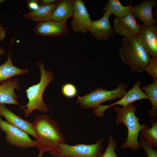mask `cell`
I'll return each mask as SVG.
<instances>
[{
	"label": "cell",
	"instance_id": "6da1fadb",
	"mask_svg": "<svg viewBox=\"0 0 157 157\" xmlns=\"http://www.w3.org/2000/svg\"><path fill=\"white\" fill-rule=\"evenodd\" d=\"M32 123L37 133L36 147L39 153L51 151L65 142L59 125L48 115L37 116Z\"/></svg>",
	"mask_w": 157,
	"mask_h": 157
},
{
	"label": "cell",
	"instance_id": "7a4b0ae2",
	"mask_svg": "<svg viewBox=\"0 0 157 157\" xmlns=\"http://www.w3.org/2000/svg\"><path fill=\"white\" fill-rule=\"evenodd\" d=\"M37 65L40 72V81L38 84L28 87L26 90L28 103L25 106L20 105L19 106L24 113L25 117H29L35 110L46 113L49 110V107L43 100V96L45 89L53 81L54 75L51 70H45L44 64L42 62L38 61Z\"/></svg>",
	"mask_w": 157,
	"mask_h": 157
},
{
	"label": "cell",
	"instance_id": "3957f363",
	"mask_svg": "<svg viewBox=\"0 0 157 157\" xmlns=\"http://www.w3.org/2000/svg\"><path fill=\"white\" fill-rule=\"evenodd\" d=\"M113 107L116 113L115 123L123 124L127 129V138L122 144V148L124 149L130 148L133 150L138 151L140 147L138 141L139 133L149 126L145 124H140V118L135 115L137 106L133 103L122 108L115 106Z\"/></svg>",
	"mask_w": 157,
	"mask_h": 157
},
{
	"label": "cell",
	"instance_id": "277c9868",
	"mask_svg": "<svg viewBox=\"0 0 157 157\" xmlns=\"http://www.w3.org/2000/svg\"><path fill=\"white\" fill-rule=\"evenodd\" d=\"M119 49L120 58L133 72L142 73L151 58L136 37L122 38Z\"/></svg>",
	"mask_w": 157,
	"mask_h": 157
},
{
	"label": "cell",
	"instance_id": "5b68a950",
	"mask_svg": "<svg viewBox=\"0 0 157 157\" xmlns=\"http://www.w3.org/2000/svg\"><path fill=\"white\" fill-rule=\"evenodd\" d=\"M127 88L125 83H121L115 89L108 90L99 87L82 97L77 96L76 103L82 108L95 109L101 104L108 101L121 99Z\"/></svg>",
	"mask_w": 157,
	"mask_h": 157
},
{
	"label": "cell",
	"instance_id": "8992f818",
	"mask_svg": "<svg viewBox=\"0 0 157 157\" xmlns=\"http://www.w3.org/2000/svg\"><path fill=\"white\" fill-rule=\"evenodd\" d=\"M104 139L101 138L92 144H79L69 145L65 142L61 144L49 154L67 157H101L103 152Z\"/></svg>",
	"mask_w": 157,
	"mask_h": 157
},
{
	"label": "cell",
	"instance_id": "52a82bcc",
	"mask_svg": "<svg viewBox=\"0 0 157 157\" xmlns=\"http://www.w3.org/2000/svg\"><path fill=\"white\" fill-rule=\"evenodd\" d=\"M0 129L6 134V141L11 145L23 149L36 147V141L21 129L3 120L0 116Z\"/></svg>",
	"mask_w": 157,
	"mask_h": 157
},
{
	"label": "cell",
	"instance_id": "ba28073f",
	"mask_svg": "<svg viewBox=\"0 0 157 157\" xmlns=\"http://www.w3.org/2000/svg\"><path fill=\"white\" fill-rule=\"evenodd\" d=\"M141 84L140 80L136 81L132 88L126 92L119 100L109 105H100L94 110V114L97 117H102L104 115V112L112 106L119 105L125 107L137 101L144 99L148 100V98L142 90L141 87Z\"/></svg>",
	"mask_w": 157,
	"mask_h": 157
},
{
	"label": "cell",
	"instance_id": "9c48e42d",
	"mask_svg": "<svg viewBox=\"0 0 157 157\" xmlns=\"http://www.w3.org/2000/svg\"><path fill=\"white\" fill-rule=\"evenodd\" d=\"M73 18L71 26L76 32L83 33L89 32V26L92 20L87 11L85 1L81 0H73Z\"/></svg>",
	"mask_w": 157,
	"mask_h": 157
},
{
	"label": "cell",
	"instance_id": "30bf717a",
	"mask_svg": "<svg viewBox=\"0 0 157 157\" xmlns=\"http://www.w3.org/2000/svg\"><path fill=\"white\" fill-rule=\"evenodd\" d=\"M141 27L131 12L122 17L115 18L114 21L113 30L116 33L126 38L136 37Z\"/></svg>",
	"mask_w": 157,
	"mask_h": 157
},
{
	"label": "cell",
	"instance_id": "8fae6325",
	"mask_svg": "<svg viewBox=\"0 0 157 157\" xmlns=\"http://www.w3.org/2000/svg\"><path fill=\"white\" fill-rule=\"evenodd\" d=\"M151 57H157V26L156 23L150 26L141 25L136 37Z\"/></svg>",
	"mask_w": 157,
	"mask_h": 157
},
{
	"label": "cell",
	"instance_id": "7c38bea8",
	"mask_svg": "<svg viewBox=\"0 0 157 157\" xmlns=\"http://www.w3.org/2000/svg\"><path fill=\"white\" fill-rule=\"evenodd\" d=\"M111 15L109 12H104L100 19L92 20L89 27V32L96 39L107 41L113 35L114 30L109 20Z\"/></svg>",
	"mask_w": 157,
	"mask_h": 157
},
{
	"label": "cell",
	"instance_id": "4fadbf2b",
	"mask_svg": "<svg viewBox=\"0 0 157 157\" xmlns=\"http://www.w3.org/2000/svg\"><path fill=\"white\" fill-rule=\"evenodd\" d=\"M35 33L40 36L58 37L67 35L68 32L66 23L49 21L38 22L33 29Z\"/></svg>",
	"mask_w": 157,
	"mask_h": 157
},
{
	"label": "cell",
	"instance_id": "5bb4252c",
	"mask_svg": "<svg viewBox=\"0 0 157 157\" xmlns=\"http://www.w3.org/2000/svg\"><path fill=\"white\" fill-rule=\"evenodd\" d=\"M0 116L4 117L8 123L21 129L34 138H37V133L32 123L16 115L3 104L0 103Z\"/></svg>",
	"mask_w": 157,
	"mask_h": 157
},
{
	"label": "cell",
	"instance_id": "9a60e30c",
	"mask_svg": "<svg viewBox=\"0 0 157 157\" xmlns=\"http://www.w3.org/2000/svg\"><path fill=\"white\" fill-rule=\"evenodd\" d=\"M154 0H145L136 6H133L131 12L135 18L142 21L143 24L152 25L156 23L153 17L152 9L156 5Z\"/></svg>",
	"mask_w": 157,
	"mask_h": 157
},
{
	"label": "cell",
	"instance_id": "2e32d148",
	"mask_svg": "<svg viewBox=\"0 0 157 157\" xmlns=\"http://www.w3.org/2000/svg\"><path fill=\"white\" fill-rule=\"evenodd\" d=\"M19 83L16 78H11L0 84V103L17 105L18 97L15 89H19Z\"/></svg>",
	"mask_w": 157,
	"mask_h": 157
},
{
	"label": "cell",
	"instance_id": "e0dca14e",
	"mask_svg": "<svg viewBox=\"0 0 157 157\" xmlns=\"http://www.w3.org/2000/svg\"><path fill=\"white\" fill-rule=\"evenodd\" d=\"M15 38L11 39L10 45V50L7 54V59L3 64L0 65V84L14 76L27 74L29 71L28 69H20L13 65L11 51Z\"/></svg>",
	"mask_w": 157,
	"mask_h": 157
},
{
	"label": "cell",
	"instance_id": "ac0fdd59",
	"mask_svg": "<svg viewBox=\"0 0 157 157\" xmlns=\"http://www.w3.org/2000/svg\"><path fill=\"white\" fill-rule=\"evenodd\" d=\"M59 1L49 5H40L37 10L23 14L22 16L31 21L38 22L51 21L53 13Z\"/></svg>",
	"mask_w": 157,
	"mask_h": 157
},
{
	"label": "cell",
	"instance_id": "d6986e66",
	"mask_svg": "<svg viewBox=\"0 0 157 157\" xmlns=\"http://www.w3.org/2000/svg\"><path fill=\"white\" fill-rule=\"evenodd\" d=\"M73 11V0H59L53 13L51 20L66 23L68 19L72 17Z\"/></svg>",
	"mask_w": 157,
	"mask_h": 157
},
{
	"label": "cell",
	"instance_id": "ffe728a7",
	"mask_svg": "<svg viewBox=\"0 0 157 157\" xmlns=\"http://www.w3.org/2000/svg\"><path fill=\"white\" fill-rule=\"evenodd\" d=\"M141 88L148 98L152 105V108L147 112L149 114V118L151 124L157 121V80Z\"/></svg>",
	"mask_w": 157,
	"mask_h": 157
},
{
	"label": "cell",
	"instance_id": "44dd1931",
	"mask_svg": "<svg viewBox=\"0 0 157 157\" xmlns=\"http://www.w3.org/2000/svg\"><path fill=\"white\" fill-rule=\"evenodd\" d=\"M132 2L131 0L128 6H124L119 0H109L103 10L104 12H108L114 14L116 18L121 17L131 12Z\"/></svg>",
	"mask_w": 157,
	"mask_h": 157
},
{
	"label": "cell",
	"instance_id": "7402d4cb",
	"mask_svg": "<svg viewBox=\"0 0 157 157\" xmlns=\"http://www.w3.org/2000/svg\"><path fill=\"white\" fill-rule=\"evenodd\" d=\"M152 126L141 131V135L149 144L153 148L157 147V121L152 124Z\"/></svg>",
	"mask_w": 157,
	"mask_h": 157
},
{
	"label": "cell",
	"instance_id": "603a6c76",
	"mask_svg": "<svg viewBox=\"0 0 157 157\" xmlns=\"http://www.w3.org/2000/svg\"><path fill=\"white\" fill-rule=\"evenodd\" d=\"M117 146V141L112 136L109 135L108 145L101 157H119L115 152Z\"/></svg>",
	"mask_w": 157,
	"mask_h": 157
},
{
	"label": "cell",
	"instance_id": "cb8c5ba5",
	"mask_svg": "<svg viewBox=\"0 0 157 157\" xmlns=\"http://www.w3.org/2000/svg\"><path fill=\"white\" fill-rule=\"evenodd\" d=\"M152 78L154 81L157 80V57H151L144 69Z\"/></svg>",
	"mask_w": 157,
	"mask_h": 157
},
{
	"label": "cell",
	"instance_id": "d4e9b609",
	"mask_svg": "<svg viewBox=\"0 0 157 157\" xmlns=\"http://www.w3.org/2000/svg\"><path fill=\"white\" fill-rule=\"evenodd\" d=\"M61 92L65 97L71 98L77 96L78 90L76 87L72 83H66L61 87Z\"/></svg>",
	"mask_w": 157,
	"mask_h": 157
},
{
	"label": "cell",
	"instance_id": "484cf974",
	"mask_svg": "<svg viewBox=\"0 0 157 157\" xmlns=\"http://www.w3.org/2000/svg\"><path fill=\"white\" fill-rule=\"evenodd\" d=\"M139 136L138 142L140 147H142L145 151L147 157H157V149H154L150 146L141 134Z\"/></svg>",
	"mask_w": 157,
	"mask_h": 157
},
{
	"label": "cell",
	"instance_id": "4316f807",
	"mask_svg": "<svg viewBox=\"0 0 157 157\" xmlns=\"http://www.w3.org/2000/svg\"><path fill=\"white\" fill-rule=\"evenodd\" d=\"M40 5L39 4L38 0H29L26 1V6L27 8L34 11L37 10Z\"/></svg>",
	"mask_w": 157,
	"mask_h": 157
},
{
	"label": "cell",
	"instance_id": "83f0119b",
	"mask_svg": "<svg viewBox=\"0 0 157 157\" xmlns=\"http://www.w3.org/2000/svg\"><path fill=\"white\" fill-rule=\"evenodd\" d=\"M1 17L0 16V41H3L6 37V31L5 28L3 27L0 24Z\"/></svg>",
	"mask_w": 157,
	"mask_h": 157
},
{
	"label": "cell",
	"instance_id": "f1b7e54d",
	"mask_svg": "<svg viewBox=\"0 0 157 157\" xmlns=\"http://www.w3.org/2000/svg\"><path fill=\"white\" fill-rule=\"evenodd\" d=\"M57 0H38L40 5H47L51 4L56 2Z\"/></svg>",
	"mask_w": 157,
	"mask_h": 157
},
{
	"label": "cell",
	"instance_id": "f546056e",
	"mask_svg": "<svg viewBox=\"0 0 157 157\" xmlns=\"http://www.w3.org/2000/svg\"><path fill=\"white\" fill-rule=\"evenodd\" d=\"M5 51L4 49L0 47V55L5 54Z\"/></svg>",
	"mask_w": 157,
	"mask_h": 157
},
{
	"label": "cell",
	"instance_id": "4dcf8cb0",
	"mask_svg": "<svg viewBox=\"0 0 157 157\" xmlns=\"http://www.w3.org/2000/svg\"><path fill=\"white\" fill-rule=\"evenodd\" d=\"M67 157L61 156H58V155H52L50 157Z\"/></svg>",
	"mask_w": 157,
	"mask_h": 157
},
{
	"label": "cell",
	"instance_id": "1f68e13d",
	"mask_svg": "<svg viewBox=\"0 0 157 157\" xmlns=\"http://www.w3.org/2000/svg\"><path fill=\"white\" fill-rule=\"evenodd\" d=\"M43 154L39 153V155L37 157H42Z\"/></svg>",
	"mask_w": 157,
	"mask_h": 157
},
{
	"label": "cell",
	"instance_id": "d6a6232c",
	"mask_svg": "<svg viewBox=\"0 0 157 157\" xmlns=\"http://www.w3.org/2000/svg\"><path fill=\"white\" fill-rule=\"evenodd\" d=\"M6 1L5 0H0V3Z\"/></svg>",
	"mask_w": 157,
	"mask_h": 157
}]
</instances>
